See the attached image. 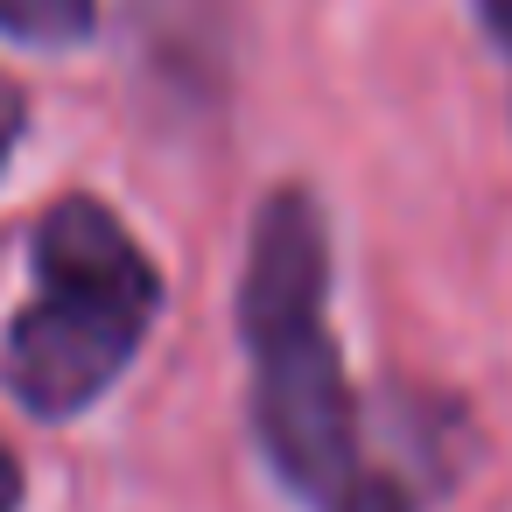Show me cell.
<instances>
[{"label":"cell","instance_id":"obj_3","mask_svg":"<svg viewBox=\"0 0 512 512\" xmlns=\"http://www.w3.org/2000/svg\"><path fill=\"white\" fill-rule=\"evenodd\" d=\"M0 36L22 50H78L99 36V0H0Z\"/></svg>","mask_w":512,"mask_h":512},{"label":"cell","instance_id":"obj_2","mask_svg":"<svg viewBox=\"0 0 512 512\" xmlns=\"http://www.w3.org/2000/svg\"><path fill=\"white\" fill-rule=\"evenodd\" d=\"M155 323L162 267L113 204L71 190L29 232V288L0 337V386L36 421H78L127 379Z\"/></svg>","mask_w":512,"mask_h":512},{"label":"cell","instance_id":"obj_4","mask_svg":"<svg viewBox=\"0 0 512 512\" xmlns=\"http://www.w3.org/2000/svg\"><path fill=\"white\" fill-rule=\"evenodd\" d=\"M22 134H29V92L0 71V176H8V162H15V148H22Z\"/></svg>","mask_w":512,"mask_h":512},{"label":"cell","instance_id":"obj_6","mask_svg":"<svg viewBox=\"0 0 512 512\" xmlns=\"http://www.w3.org/2000/svg\"><path fill=\"white\" fill-rule=\"evenodd\" d=\"M29 505V477H22V456L0 442V512H22Z\"/></svg>","mask_w":512,"mask_h":512},{"label":"cell","instance_id":"obj_5","mask_svg":"<svg viewBox=\"0 0 512 512\" xmlns=\"http://www.w3.org/2000/svg\"><path fill=\"white\" fill-rule=\"evenodd\" d=\"M477 8V22H484V36L498 43V57L512 64V0H470Z\"/></svg>","mask_w":512,"mask_h":512},{"label":"cell","instance_id":"obj_1","mask_svg":"<svg viewBox=\"0 0 512 512\" xmlns=\"http://www.w3.org/2000/svg\"><path fill=\"white\" fill-rule=\"evenodd\" d=\"M239 344L253 442L288 498L337 512L365 484L358 393L330 330V225L302 183L260 197L239 267Z\"/></svg>","mask_w":512,"mask_h":512}]
</instances>
